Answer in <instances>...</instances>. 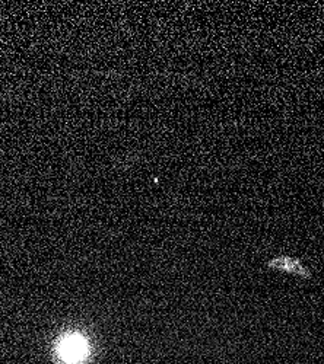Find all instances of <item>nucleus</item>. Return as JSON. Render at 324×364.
<instances>
[{
    "label": "nucleus",
    "instance_id": "obj_1",
    "mask_svg": "<svg viewBox=\"0 0 324 364\" xmlns=\"http://www.w3.org/2000/svg\"><path fill=\"white\" fill-rule=\"evenodd\" d=\"M57 356L67 364L81 363L88 356V342L78 333H70L58 341Z\"/></svg>",
    "mask_w": 324,
    "mask_h": 364
}]
</instances>
